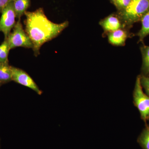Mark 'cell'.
I'll use <instances>...</instances> for the list:
<instances>
[{"label": "cell", "mask_w": 149, "mask_h": 149, "mask_svg": "<svg viewBox=\"0 0 149 149\" xmlns=\"http://www.w3.org/2000/svg\"><path fill=\"white\" fill-rule=\"evenodd\" d=\"M130 1L131 0H117L115 4L118 8L123 10L128 6Z\"/></svg>", "instance_id": "2e32d148"}, {"label": "cell", "mask_w": 149, "mask_h": 149, "mask_svg": "<svg viewBox=\"0 0 149 149\" xmlns=\"http://www.w3.org/2000/svg\"><path fill=\"white\" fill-rule=\"evenodd\" d=\"M0 148H1V141H0Z\"/></svg>", "instance_id": "ffe728a7"}, {"label": "cell", "mask_w": 149, "mask_h": 149, "mask_svg": "<svg viewBox=\"0 0 149 149\" xmlns=\"http://www.w3.org/2000/svg\"><path fill=\"white\" fill-rule=\"evenodd\" d=\"M111 1H112L113 2L115 3L116 2V1H117V0H111Z\"/></svg>", "instance_id": "ac0fdd59"}, {"label": "cell", "mask_w": 149, "mask_h": 149, "mask_svg": "<svg viewBox=\"0 0 149 149\" xmlns=\"http://www.w3.org/2000/svg\"><path fill=\"white\" fill-rule=\"evenodd\" d=\"M104 29L109 32H114L121 27L120 21L114 16H110L105 19L101 23Z\"/></svg>", "instance_id": "52a82bcc"}, {"label": "cell", "mask_w": 149, "mask_h": 149, "mask_svg": "<svg viewBox=\"0 0 149 149\" xmlns=\"http://www.w3.org/2000/svg\"><path fill=\"white\" fill-rule=\"evenodd\" d=\"M24 15L25 31L33 44L36 56L40 54V48L45 43L58 36L69 24L67 21L59 24L50 21L41 8L34 11H26Z\"/></svg>", "instance_id": "6da1fadb"}, {"label": "cell", "mask_w": 149, "mask_h": 149, "mask_svg": "<svg viewBox=\"0 0 149 149\" xmlns=\"http://www.w3.org/2000/svg\"><path fill=\"white\" fill-rule=\"evenodd\" d=\"M16 18L12 1L3 10L0 18V32L3 33L5 40L8 37L16 24Z\"/></svg>", "instance_id": "5b68a950"}, {"label": "cell", "mask_w": 149, "mask_h": 149, "mask_svg": "<svg viewBox=\"0 0 149 149\" xmlns=\"http://www.w3.org/2000/svg\"><path fill=\"white\" fill-rule=\"evenodd\" d=\"M127 35L123 30L119 29L113 32L109 35L110 43L115 45H121L125 43Z\"/></svg>", "instance_id": "30bf717a"}, {"label": "cell", "mask_w": 149, "mask_h": 149, "mask_svg": "<svg viewBox=\"0 0 149 149\" xmlns=\"http://www.w3.org/2000/svg\"><path fill=\"white\" fill-rule=\"evenodd\" d=\"M139 141L144 149H149V126L143 130L139 137Z\"/></svg>", "instance_id": "5bb4252c"}, {"label": "cell", "mask_w": 149, "mask_h": 149, "mask_svg": "<svg viewBox=\"0 0 149 149\" xmlns=\"http://www.w3.org/2000/svg\"><path fill=\"white\" fill-rule=\"evenodd\" d=\"M2 85V83H0V87H1V85Z\"/></svg>", "instance_id": "d6986e66"}, {"label": "cell", "mask_w": 149, "mask_h": 149, "mask_svg": "<svg viewBox=\"0 0 149 149\" xmlns=\"http://www.w3.org/2000/svg\"><path fill=\"white\" fill-rule=\"evenodd\" d=\"M141 82L142 87H143L149 97V76L143 75L141 77Z\"/></svg>", "instance_id": "9a60e30c"}, {"label": "cell", "mask_w": 149, "mask_h": 149, "mask_svg": "<svg viewBox=\"0 0 149 149\" xmlns=\"http://www.w3.org/2000/svg\"><path fill=\"white\" fill-rule=\"evenodd\" d=\"M11 68L12 81L31 89L38 95H41L42 94V91L27 72L15 67L11 66Z\"/></svg>", "instance_id": "8992f818"}, {"label": "cell", "mask_w": 149, "mask_h": 149, "mask_svg": "<svg viewBox=\"0 0 149 149\" xmlns=\"http://www.w3.org/2000/svg\"><path fill=\"white\" fill-rule=\"evenodd\" d=\"M141 20L142 27L138 34L141 40L149 35V10L143 16Z\"/></svg>", "instance_id": "8fae6325"}, {"label": "cell", "mask_w": 149, "mask_h": 149, "mask_svg": "<svg viewBox=\"0 0 149 149\" xmlns=\"http://www.w3.org/2000/svg\"><path fill=\"white\" fill-rule=\"evenodd\" d=\"M134 103L139 109L142 119L146 120L149 117V97L143 91L141 76L137 77L133 93Z\"/></svg>", "instance_id": "277c9868"}, {"label": "cell", "mask_w": 149, "mask_h": 149, "mask_svg": "<svg viewBox=\"0 0 149 149\" xmlns=\"http://www.w3.org/2000/svg\"><path fill=\"white\" fill-rule=\"evenodd\" d=\"M149 10V0H131L127 7L122 10L123 20L132 24L141 19Z\"/></svg>", "instance_id": "7a4b0ae2"}, {"label": "cell", "mask_w": 149, "mask_h": 149, "mask_svg": "<svg viewBox=\"0 0 149 149\" xmlns=\"http://www.w3.org/2000/svg\"><path fill=\"white\" fill-rule=\"evenodd\" d=\"M10 50L7 41L5 40L0 45V63L9 62L8 56Z\"/></svg>", "instance_id": "4fadbf2b"}, {"label": "cell", "mask_w": 149, "mask_h": 149, "mask_svg": "<svg viewBox=\"0 0 149 149\" xmlns=\"http://www.w3.org/2000/svg\"><path fill=\"white\" fill-rule=\"evenodd\" d=\"M143 56V70L146 74H149V46H143L141 49Z\"/></svg>", "instance_id": "7c38bea8"}, {"label": "cell", "mask_w": 149, "mask_h": 149, "mask_svg": "<svg viewBox=\"0 0 149 149\" xmlns=\"http://www.w3.org/2000/svg\"><path fill=\"white\" fill-rule=\"evenodd\" d=\"M20 19H19L16 22L12 32H11L6 39L10 50L18 47L33 49V44L23 29Z\"/></svg>", "instance_id": "3957f363"}, {"label": "cell", "mask_w": 149, "mask_h": 149, "mask_svg": "<svg viewBox=\"0 0 149 149\" xmlns=\"http://www.w3.org/2000/svg\"><path fill=\"white\" fill-rule=\"evenodd\" d=\"M13 7L16 18L21 19L29 8L31 0H13Z\"/></svg>", "instance_id": "ba28073f"}, {"label": "cell", "mask_w": 149, "mask_h": 149, "mask_svg": "<svg viewBox=\"0 0 149 149\" xmlns=\"http://www.w3.org/2000/svg\"><path fill=\"white\" fill-rule=\"evenodd\" d=\"M11 81L12 70L9 62L0 63V83L6 84Z\"/></svg>", "instance_id": "9c48e42d"}, {"label": "cell", "mask_w": 149, "mask_h": 149, "mask_svg": "<svg viewBox=\"0 0 149 149\" xmlns=\"http://www.w3.org/2000/svg\"><path fill=\"white\" fill-rule=\"evenodd\" d=\"M13 0H0V13H1L4 8Z\"/></svg>", "instance_id": "e0dca14e"}]
</instances>
